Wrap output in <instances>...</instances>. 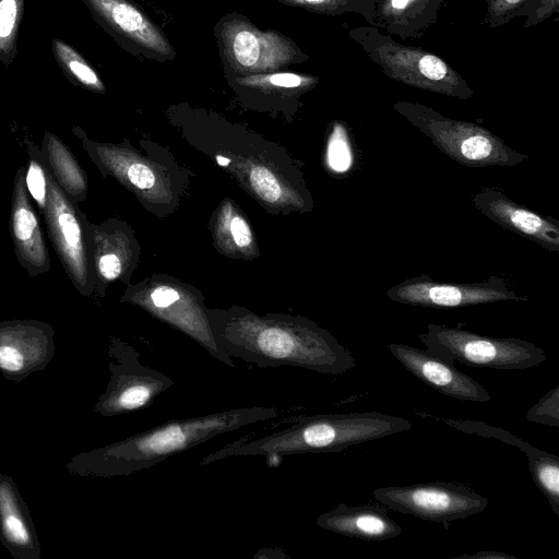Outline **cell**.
<instances>
[{"instance_id":"obj_25","label":"cell","mask_w":559,"mask_h":559,"mask_svg":"<svg viewBox=\"0 0 559 559\" xmlns=\"http://www.w3.org/2000/svg\"><path fill=\"white\" fill-rule=\"evenodd\" d=\"M326 162L335 173H345L353 165V152L346 129L335 123L329 138Z\"/></svg>"},{"instance_id":"obj_24","label":"cell","mask_w":559,"mask_h":559,"mask_svg":"<svg viewBox=\"0 0 559 559\" xmlns=\"http://www.w3.org/2000/svg\"><path fill=\"white\" fill-rule=\"evenodd\" d=\"M239 84L250 87H272L277 90H300L312 86L316 78L292 72H269L239 78Z\"/></svg>"},{"instance_id":"obj_34","label":"cell","mask_w":559,"mask_h":559,"mask_svg":"<svg viewBox=\"0 0 559 559\" xmlns=\"http://www.w3.org/2000/svg\"><path fill=\"white\" fill-rule=\"evenodd\" d=\"M217 162L222 166H227L229 164V158L217 156Z\"/></svg>"},{"instance_id":"obj_10","label":"cell","mask_w":559,"mask_h":559,"mask_svg":"<svg viewBox=\"0 0 559 559\" xmlns=\"http://www.w3.org/2000/svg\"><path fill=\"white\" fill-rule=\"evenodd\" d=\"M391 300L427 308H462L500 301H526L504 277L492 275L478 283H444L421 274L403 281L385 293Z\"/></svg>"},{"instance_id":"obj_35","label":"cell","mask_w":559,"mask_h":559,"mask_svg":"<svg viewBox=\"0 0 559 559\" xmlns=\"http://www.w3.org/2000/svg\"><path fill=\"white\" fill-rule=\"evenodd\" d=\"M506 3H508L509 5H515L518 4L519 2H521L522 0H503Z\"/></svg>"},{"instance_id":"obj_17","label":"cell","mask_w":559,"mask_h":559,"mask_svg":"<svg viewBox=\"0 0 559 559\" xmlns=\"http://www.w3.org/2000/svg\"><path fill=\"white\" fill-rule=\"evenodd\" d=\"M445 425L465 432L485 438H493L520 449L528 460V467L534 484L547 498L551 510L559 518V457L555 454L521 440L511 432L478 420L440 419Z\"/></svg>"},{"instance_id":"obj_26","label":"cell","mask_w":559,"mask_h":559,"mask_svg":"<svg viewBox=\"0 0 559 559\" xmlns=\"http://www.w3.org/2000/svg\"><path fill=\"white\" fill-rule=\"evenodd\" d=\"M531 423L559 428V385L547 392L526 414Z\"/></svg>"},{"instance_id":"obj_27","label":"cell","mask_w":559,"mask_h":559,"mask_svg":"<svg viewBox=\"0 0 559 559\" xmlns=\"http://www.w3.org/2000/svg\"><path fill=\"white\" fill-rule=\"evenodd\" d=\"M250 181L255 192L269 202H275L281 197V187L272 173L263 167L254 168Z\"/></svg>"},{"instance_id":"obj_19","label":"cell","mask_w":559,"mask_h":559,"mask_svg":"<svg viewBox=\"0 0 559 559\" xmlns=\"http://www.w3.org/2000/svg\"><path fill=\"white\" fill-rule=\"evenodd\" d=\"M316 524L329 532L365 542H383L402 534V527L389 515L384 506L341 503L320 514Z\"/></svg>"},{"instance_id":"obj_8","label":"cell","mask_w":559,"mask_h":559,"mask_svg":"<svg viewBox=\"0 0 559 559\" xmlns=\"http://www.w3.org/2000/svg\"><path fill=\"white\" fill-rule=\"evenodd\" d=\"M108 357L109 381L94 405L104 417L146 408L174 385L171 378L143 365L139 352L119 338H111Z\"/></svg>"},{"instance_id":"obj_30","label":"cell","mask_w":559,"mask_h":559,"mask_svg":"<svg viewBox=\"0 0 559 559\" xmlns=\"http://www.w3.org/2000/svg\"><path fill=\"white\" fill-rule=\"evenodd\" d=\"M230 231L237 246L246 247L251 242V231L247 223L239 216L233 218Z\"/></svg>"},{"instance_id":"obj_29","label":"cell","mask_w":559,"mask_h":559,"mask_svg":"<svg viewBox=\"0 0 559 559\" xmlns=\"http://www.w3.org/2000/svg\"><path fill=\"white\" fill-rule=\"evenodd\" d=\"M180 298L179 293L170 287L162 286L153 290L151 299L156 308L165 309L178 301Z\"/></svg>"},{"instance_id":"obj_22","label":"cell","mask_w":559,"mask_h":559,"mask_svg":"<svg viewBox=\"0 0 559 559\" xmlns=\"http://www.w3.org/2000/svg\"><path fill=\"white\" fill-rule=\"evenodd\" d=\"M25 0H0V63L10 66L17 51L20 22Z\"/></svg>"},{"instance_id":"obj_11","label":"cell","mask_w":559,"mask_h":559,"mask_svg":"<svg viewBox=\"0 0 559 559\" xmlns=\"http://www.w3.org/2000/svg\"><path fill=\"white\" fill-rule=\"evenodd\" d=\"M82 1L94 20L127 49L158 61L175 58L164 32L129 0Z\"/></svg>"},{"instance_id":"obj_4","label":"cell","mask_w":559,"mask_h":559,"mask_svg":"<svg viewBox=\"0 0 559 559\" xmlns=\"http://www.w3.org/2000/svg\"><path fill=\"white\" fill-rule=\"evenodd\" d=\"M394 109L461 165L511 167L528 159V155L514 151L498 135L476 123L444 117L420 104L397 102Z\"/></svg>"},{"instance_id":"obj_16","label":"cell","mask_w":559,"mask_h":559,"mask_svg":"<svg viewBox=\"0 0 559 559\" xmlns=\"http://www.w3.org/2000/svg\"><path fill=\"white\" fill-rule=\"evenodd\" d=\"M474 206L501 227L525 237L544 249L559 251L558 222L512 201L501 190L484 187L471 198Z\"/></svg>"},{"instance_id":"obj_5","label":"cell","mask_w":559,"mask_h":559,"mask_svg":"<svg viewBox=\"0 0 559 559\" xmlns=\"http://www.w3.org/2000/svg\"><path fill=\"white\" fill-rule=\"evenodd\" d=\"M418 337L430 354L465 366L525 370L547 358L542 348L522 338L484 336L440 324H428L426 332Z\"/></svg>"},{"instance_id":"obj_32","label":"cell","mask_w":559,"mask_h":559,"mask_svg":"<svg viewBox=\"0 0 559 559\" xmlns=\"http://www.w3.org/2000/svg\"><path fill=\"white\" fill-rule=\"evenodd\" d=\"M281 2L293 4V5H300V7H319L323 2L328 0H280Z\"/></svg>"},{"instance_id":"obj_12","label":"cell","mask_w":559,"mask_h":559,"mask_svg":"<svg viewBox=\"0 0 559 559\" xmlns=\"http://www.w3.org/2000/svg\"><path fill=\"white\" fill-rule=\"evenodd\" d=\"M55 330L44 321L13 319L0 322V374L21 382L44 370L55 355Z\"/></svg>"},{"instance_id":"obj_15","label":"cell","mask_w":559,"mask_h":559,"mask_svg":"<svg viewBox=\"0 0 559 559\" xmlns=\"http://www.w3.org/2000/svg\"><path fill=\"white\" fill-rule=\"evenodd\" d=\"M388 348L408 372L439 393L466 402L491 401L489 392L478 381L427 349L397 343L389 344Z\"/></svg>"},{"instance_id":"obj_28","label":"cell","mask_w":559,"mask_h":559,"mask_svg":"<svg viewBox=\"0 0 559 559\" xmlns=\"http://www.w3.org/2000/svg\"><path fill=\"white\" fill-rule=\"evenodd\" d=\"M129 181L140 189H150L155 183L153 171L145 165L133 163L126 171Z\"/></svg>"},{"instance_id":"obj_23","label":"cell","mask_w":559,"mask_h":559,"mask_svg":"<svg viewBox=\"0 0 559 559\" xmlns=\"http://www.w3.org/2000/svg\"><path fill=\"white\" fill-rule=\"evenodd\" d=\"M28 155V164L25 169V185L29 197L36 203L39 212L44 209L48 193V170L41 152L33 141L24 140Z\"/></svg>"},{"instance_id":"obj_18","label":"cell","mask_w":559,"mask_h":559,"mask_svg":"<svg viewBox=\"0 0 559 559\" xmlns=\"http://www.w3.org/2000/svg\"><path fill=\"white\" fill-rule=\"evenodd\" d=\"M0 542L14 559H40L41 547L14 479L0 474Z\"/></svg>"},{"instance_id":"obj_21","label":"cell","mask_w":559,"mask_h":559,"mask_svg":"<svg viewBox=\"0 0 559 559\" xmlns=\"http://www.w3.org/2000/svg\"><path fill=\"white\" fill-rule=\"evenodd\" d=\"M55 57L69 80L95 93H105V86L88 62L70 45L52 40Z\"/></svg>"},{"instance_id":"obj_9","label":"cell","mask_w":559,"mask_h":559,"mask_svg":"<svg viewBox=\"0 0 559 559\" xmlns=\"http://www.w3.org/2000/svg\"><path fill=\"white\" fill-rule=\"evenodd\" d=\"M374 499L397 512L444 526L484 511L489 501L469 487L451 481H427L408 486L380 487Z\"/></svg>"},{"instance_id":"obj_33","label":"cell","mask_w":559,"mask_h":559,"mask_svg":"<svg viewBox=\"0 0 559 559\" xmlns=\"http://www.w3.org/2000/svg\"><path fill=\"white\" fill-rule=\"evenodd\" d=\"M409 0H392V5L394 9H403L406 7Z\"/></svg>"},{"instance_id":"obj_13","label":"cell","mask_w":559,"mask_h":559,"mask_svg":"<svg viewBox=\"0 0 559 559\" xmlns=\"http://www.w3.org/2000/svg\"><path fill=\"white\" fill-rule=\"evenodd\" d=\"M379 51V62L397 80L461 99L473 95L465 82L437 56L394 45Z\"/></svg>"},{"instance_id":"obj_7","label":"cell","mask_w":559,"mask_h":559,"mask_svg":"<svg viewBox=\"0 0 559 559\" xmlns=\"http://www.w3.org/2000/svg\"><path fill=\"white\" fill-rule=\"evenodd\" d=\"M40 214L68 278L80 294L90 296L94 286L90 223L49 171L47 200Z\"/></svg>"},{"instance_id":"obj_31","label":"cell","mask_w":559,"mask_h":559,"mask_svg":"<svg viewBox=\"0 0 559 559\" xmlns=\"http://www.w3.org/2000/svg\"><path fill=\"white\" fill-rule=\"evenodd\" d=\"M455 558H468V559H514L513 556L508 555L506 552L495 551V550H481L477 551L474 555H462Z\"/></svg>"},{"instance_id":"obj_3","label":"cell","mask_w":559,"mask_h":559,"mask_svg":"<svg viewBox=\"0 0 559 559\" xmlns=\"http://www.w3.org/2000/svg\"><path fill=\"white\" fill-rule=\"evenodd\" d=\"M412 429L405 418L380 412L301 417L282 430L236 440L200 460V466L234 456H284L340 452L349 447Z\"/></svg>"},{"instance_id":"obj_6","label":"cell","mask_w":559,"mask_h":559,"mask_svg":"<svg viewBox=\"0 0 559 559\" xmlns=\"http://www.w3.org/2000/svg\"><path fill=\"white\" fill-rule=\"evenodd\" d=\"M215 35L224 63L242 76L274 72L302 61V52L287 36L262 31L237 13L223 16Z\"/></svg>"},{"instance_id":"obj_2","label":"cell","mask_w":559,"mask_h":559,"mask_svg":"<svg viewBox=\"0 0 559 559\" xmlns=\"http://www.w3.org/2000/svg\"><path fill=\"white\" fill-rule=\"evenodd\" d=\"M212 331L231 358L260 368L289 366L340 376L356 367L347 348L309 321L235 319Z\"/></svg>"},{"instance_id":"obj_1","label":"cell","mask_w":559,"mask_h":559,"mask_svg":"<svg viewBox=\"0 0 559 559\" xmlns=\"http://www.w3.org/2000/svg\"><path fill=\"white\" fill-rule=\"evenodd\" d=\"M275 407L251 406L171 419L114 443L80 452L67 463L83 477L128 476L245 426L276 418Z\"/></svg>"},{"instance_id":"obj_20","label":"cell","mask_w":559,"mask_h":559,"mask_svg":"<svg viewBox=\"0 0 559 559\" xmlns=\"http://www.w3.org/2000/svg\"><path fill=\"white\" fill-rule=\"evenodd\" d=\"M41 152L48 171L63 192L75 204L84 201L87 192L86 175L70 147L55 133L45 131Z\"/></svg>"},{"instance_id":"obj_14","label":"cell","mask_w":559,"mask_h":559,"mask_svg":"<svg viewBox=\"0 0 559 559\" xmlns=\"http://www.w3.org/2000/svg\"><path fill=\"white\" fill-rule=\"evenodd\" d=\"M25 169L24 166L19 167L14 176L9 228L17 262L28 276L36 277L48 273L51 261L38 214L25 185Z\"/></svg>"}]
</instances>
